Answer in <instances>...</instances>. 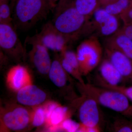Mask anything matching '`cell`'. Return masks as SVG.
<instances>
[{
  "mask_svg": "<svg viewBox=\"0 0 132 132\" xmlns=\"http://www.w3.org/2000/svg\"><path fill=\"white\" fill-rule=\"evenodd\" d=\"M78 89L81 95L94 100L99 105L132 117V105L129 100L120 92L90 84L78 83Z\"/></svg>",
  "mask_w": 132,
  "mask_h": 132,
  "instance_id": "6da1fadb",
  "label": "cell"
},
{
  "mask_svg": "<svg viewBox=\"0 0 132 132\" xmlns=\"http://www.w3.org/2000/svg\"><path fill=\"white\" fill-rule=\"evenodd\" d=\"M89 18L80 13L74 5L59 10L56 12L53 25L59 32L69 39H76L93 27Z\"/></svg>",
  "mask_w": 132,
  "mask_h": 132,
  "instance_id": "7a4b0ae2",
  "label": "cell"
},
{
  "mask_svg": "<svg viewBox=\"0 0 132 132\" xmlns=\"http://www.w3.org/2000/svg\"><path fill=\"white\" fill-rule=\"evenodd\" d=\"M48 10L43 0H18L14 13L16 25L21 29L30 28L46 17Z\"/></svg>",
  "mask_w": 132,
  "mask_h": 132,
  "instance_id": "3957f363",
  "label": "cell"
},
{
  "mask_svg": "<svg viewBox=\"0 0 132 132\" xmlns=\"http://www.w3.org/2000/svg\"><path fill=\"white\" fill-rule=\"evenodd\" d=\"M102 49L98 40L92 36L81 43L77 48V57L81 73L87 75L101 62Z\"/></svg>",
  "mask_w": 132,
  "mask_h": 132,
  "instance_id": "277c9868",
  "label": "cell"
},
{
  "mask_svg": "<svg viewBox=\"0 0 132 132\" xmlns=\"http://www.w3.org/2000/svg\"><path fill=\"white\" fill-rule=\"evenodd\" d=\"M78 106L80 123L88 126H101V114L99 104L90 97L82 95Z\"/></svg>",
  "mask_w": 132,
  "mask_h": 132,
  "instance_id": "5b68a950",
  "label": "cell"
},
{
  "mask_svg": "<svg viewBox=\"0 0 132 132\" xmlns=\"http://www.w3.org/2000/svg\"><path fill=\"white\" fill-rule=\"evenodd\" d=\"M92 15L93 27L102 35L109 37L120 30V17L109 13L103 7L97 8Z\"/></svg>",
  "mask_w": 132,
  "mask_h": 132,
  "instance_id": "8992f818",
  "label": "cell"
},
{
  "mask_svg": "<svg viewBox=\"0 0 132 132\" xmlns=\"http://www.w3.org/2000/svg\"><path fill=\"white\" fill-rule=\"evenodd\" d=\"M36 38L48 50L62 52L70 40L55 28L53 24H47Z\"/></svg>",
  "mask_w": 132,
  "mask_h": 132,
  "instance_id": "52a82bcc",
  "label": "cell"
},
{
  "mask_svg": "<svg viewBox=\"0 0 132 132\" xmlns=\"http://www.w3.org/2000/svg\"><path fill=\"white\" fill-rule=\"evenodd\" d=\"M31 117L27 109L17 106L5 112L2 116V121L8 130L22 131L27 127L31 122Z\"/></svg>",
  "mask_w": 132,
  "mask_h": 132,
  "instance_id": "ba28073f",
  "label": "cell"
},
{
  "mask_svg": "<svg viewBox=\"0 0 132 132\" xmlns=\"http://www.w3.org/2000/svg\"><path fill=\"white\" fill-rule=\"evenodd\" d=\"M0 47L9 54L17 55L23 52V47L12 23H0Z\"/></svg>",
  "mask_w": 132,
  "mask_h": 132,
  "instance_id": "9c48e42d",
  "label": "cell"
},
{
  "mask_svg": "<svg viewBox=\"0 0 132 132\" xmlns=\"http://www.w3.org/2000/svg\"><path fill=\"white\" fill-rule=\"evenodd\" d=\"M29 42L32 46L30 54L34 66L40 73L48 74L52 64L48 49L35 36Z\"/></svg>",
  "mask_w": 132,
  "mask_h": 132,
  "instance_id": "30bf717a",
  "label": "cell"
},
{
  "mask_svg": "<svg viewBox=\"0 0 132 132\" xmlns=\"http://www.w3.org/2000/svg\"><path fill=\"white\" fill-rule=\"evenodd\" d=\"M106 58L119 72L123 82L132 85V60L118 50L106 47Z\"/></svg>",
  "mask_w": 132,
  "mask_h": 132,
  "instance_id": "8fae6325",
  "label": "cell"
},
{
  "mask_svg": "<svg viewBox=\"0 0 132 132\" xmlns=\"http://www.w3.org/2000/svg\"><path fill=\"white\" fill-rule=\"evenodd\" d=\"M47 95L43 90L31 84L17 92L16 100L23 105L35 106L43 104L46 101Z\"/></svg>",
  "mask_w": 132,
  "mask_h": 132,
  "instance_id": "7c38bea8",
  "label": "cell"
},
{
  "mask_svg": "<svg viewBox=\"0 0 132 132\" xmlns=\"http://www.w3.org/2000/svg\"><path fill=\"white\" fill-rule=\"evenodd\" d=\"M7 81L10 87L16 92L32 84L31 76L27 69L20 65L13 67L9 70Z\"/></svg>",
  "mask_w": 132,
  "mask_h": 132,
  "instance_id": "4fadbf2b",
  "label": "cell"
},
{
  "mask_svg": "<svg viewBox=\"0 0 132 132\" xmlns=\"http://www.w3.org/2000/svg\"><path fill=\"white\" fill-rule=\"evenodd\" d=\"M99 71L100 76L98 78L108 85L118 86L123 82V78L119 72L106 58L102 61Z\"/></svg>",
  "mask_w": 132,
  "mask_h": 132,
  "instance_id": "5bb4252c",
  "label": "cell"
},
{
  "mask_svg": "<svg viewBox=\"0 0 132 132\" xmlns=\"http://www.w3.org/2000/svg\"><path fill=\"white\" fill-rule=\"evenodd\" d=\"M106 47L118 50L132 60V40L120 30L108 37Z\"/></svg>",
  "mask_w": 132,
  "mask_h": 132,
  "instance_id": "9a60e30c",
  "label": "cell"
},
{
  "mask_svg": "<svg viewBox=\"0 0 132 132\" xmlns=\"http://www.w3.org/2000/svg\"><path fill=\"white\" fill-rule=\"evenodd\" d=\"M48 74L50 80L57 87H63L67 85L68 81L67 74H68L59 61L54 60L52 62Z\"/></svg>",
  "mask_w": 132,
  "mask_h": 132,
  "instance_id": "2e32d148",
  "label": "cell"
},
{
  "mask_svg": "<svg viewBox=\"0 0 132 132\" xmlns=\"http://www.w3.org/2000/svg\"><path fill=\"white\" fill-rule=\"evenodd\" d=\"M98 0H75V7L80 13L87 18L92 16L98 8Z\"/></svg>",
  "mask_w": 132,
  "mask_h": 132,
  "instance_id": "e0dca14e",
  "label": "cell"
},
{
  "mask_svg": "<svg viewBox=\"0 0 132 132\" xmlns=\"http://www.w3.org/2000/svg\"><path fill=\"white\" fill-rule=\"evenodd\" d=\"M69 116L68 108L59 105L53 111L46 122L50 126H57L67 118H69Z\"/></svg>",
  "mask_w": 132,
  "mask_h": 132,
  "instance_id": "ac0fdd59",
  "label": "cell"
},
{
  "mask_svg": "<svg viewBox=\"0 0 132 132\" xmlns=\"http://www.w3.org/2000/svg\"><path fill=\"white\" fill-rule=\"evenodd\" d=\"M132 0H116L103 6V8L109 13L119 16L125 12L131 3Z\"/></svg>",
  "mask_w": 132,
  "mask_h": 132,
  "instance_id": "d6986e66",
  "label": "cell"
},
{
  "mask_svg": "<svg viewBox=\"0 0 132 132\" xmlns=\"http://www.w3.org/2000/svg\"><path fill=\"white\" fill-rule=\"evenodd\" d=\"M98 81L100 86L106 88L118 91L123 94L129 100L132 101V85L130 86H111L108 85L98 78Z\"/></svg>",
  "mask_w": 132,
  "mask_h": 132,
  "instance_id": "ffe728a7",
  "label": "cell"
},
{
  "mask_svg": "<svg viewBox=\"0 0 132 132\" xmlns=\"http://www.w3.org/2000/svg\"><path fill=\"white\" fill-rule=\"evenodd\" d=\"M112 130L115 132H132V121L122 118L114 121Z\"/></svg>",
  "mask_w": 132,
  "mask_h": 132,
  "instance_id": "44dd1931",
  "label": "cell"
},
{
  "mask_svg": "<svg viewBox=\"0 0 132 132\" xmlns=\"http://www.w3.org/2000/svg\"><path fill=\"white\" fill-rule=\"evenodd\" d=\"M11 10L7 2L1 0L0 5V22L12 23L13 19L11 17Z\"/></svg>",
  "mask_w": 132,
  "mask_h": 132,
  "instance_id": "7402d4cb",
  "label": "cell"
},
{
  "mask_svg": "<svg viewBox=\"0 0 132 132\" xmlns=\"http://www.w3.org/2000/svg\"><path fill=\"white\" fill-rule=\"evenodd\" d=\"M46 121V113L44 108H38L35 109L32 117L31 123L34 126H40Z\"/></svg>",
  "mask_w": 132,
  "mask_h": 132,
  "instance_id": "603a6c76",
  "label": "cell"
},
{
  "mask_svg": "<svg viewBox=\"0 0 132 132\" xmlns=\"http://www.w3.org/2000/svg\"><path fill=\"white\" fill-rule=\"evenodd\" d=\"M63 58L76 71L80 73L79 64L76 53L71 50L66 49L62 52Z\"/></svg>",
  "mask_w": 132,
  "mask_h": 132,
  "instance_id": "cb8c5ba5",
  "label": "cell"
},
{
  "mask_svg": "<svg viewBox=\"0 0 132 132\" xmlns=\"http://www.w3.org/2000/svg\"><path fill=\"white\" fill-rule=\"evenodd\" d=\"M80 125L78 123L71 119L70 118H67L59 125L60 129L67 132H78Z\"/></svg>",
  "mask_w": 132,
  "mask_h": 132,
  "instance_id": "d4e9b609",
  "label": "cell"
},
{
  "mask_svg": "<svg viewBox=\"0 0 132 132\" xmlns=\"http://www.w3.org/2000/svg\"><path fill=\"white\" fill-rule=\"evenodd\" d=\"M120 18L124 24L132 22V1L127 9L120 16Z\"/></svg>",
  "mask_w": 132,
  "mask_h": 132,
  "instance_id": "484cf974",
  "label": "cell"
},
{
  "mask_svg": "<svg viewBox=\"0 0 132 132\" xmlns=\"http://www.w3.org/2000/svg\"><path fill=\"white\" fill-rule=\"evenodd\" d=\"M102 131L101 126H88L82 125L80 123L78 132H100Z\"/></svg>",
  "mask_w": 132,
  "mask_h": 132,
  "instance_id": "4316f807",
  "label": "cell"
},
{
  "mask_svg": "<svg viewBox=\"0 0 132 132\" xmlns=\"http://www.w3.org/2000/svg\"><path fill=\"white\" fill-rule=\"evenodd\" d=\"M119 30L132 40V22L124 24L123 27L120 29Z\"/></svg>",
  "mask_w": 132,
  "mask_h": 132,
  "instance_id": "83f0119b",
  "label": "cell"
},
{
  "mask_svg": "<svg viewBox=\"0 0 132 132\" xmlns=\"http://www.w3.org/2000/svg\"><path fill=\"white\" fill-rule=\"evenodd\" d=\"M59 105L55 102H50L44 107L46 113V121L49 118L53 111Z\"/></svg>",
  "mask_w": 132,
  "mask_h": 132,
  "instance_id": "f1b7e54d",
  "label": "cell"
},
{
  "mask_svg": "<svg viewBox=\"0 0 132 132\" xmlns=\"http://www.w3.org/2000/svg\"><path fill=\"white\" fill-rule=\"evenodd\" d=\"M98 1L100 4L103 6L105 5H107L109 3L113 2L116 0H98Z\"/></svg>",
  "mask_w": 132,
  "mask_h": 132,
  "instance_id": "f546056e",
  "label": "cell"
}]
</instances>
